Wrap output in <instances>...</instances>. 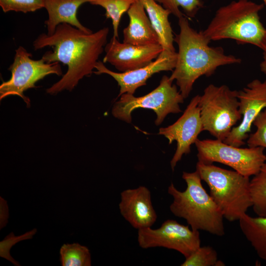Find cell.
<instances>
[{"mask_svg": "<svg viewBox=\"0 0 266 266\" xmlns=\"http://www.w3.org/2000/svg\"><path fill=\"white\" fill-rule=\"evenodd\" d=\"M109 30L104 27L95 33L83 32L67 23L57 26L51 35L42 33L33 42L34 50L51 47L42 59L47 63L61 62L67 66L61 79L46 89L56 95L64 90L72 91L84 77L91 75L104 50Z\"/></svg>", "mask_w": 266, "mask_h": 266, "instance_id": "6da1fadb", "label": "cell"}, {"mask_svg": "<svg viewBox=\"0 0 266 266\" xmlns=\"http://www.w3.org/2000/svg\"><path fill=\"white\" fill-rule=\"evenodd\" d=\"M179 33L175 35L178 50L174 68L169 77L176 81L184 99L189 96L196 81L212 75L220 66L239 64L241 60L227 55L221 47H211L202 31L192 28L186 16L178 19Z\"/></svg>", "mask_w": 266, "mask_h": 266, "instance_id": "7a4b0ae2", "label": "cell"}, {"mask_svg": "<svg viewBox=\"0 0 266 266\" xmlns=\"http://www.w3.org/2000/svg\"><path fill=\"white\" fill-rule=\"evenodd\" d=\"M264 7L251 0H234L220 7L202 31L211 42L231 39L266 50V28L259 12Z\"/></svg>", "mask_w": 266, "mask_h": 266, "instance_id": "3957f363", "label": "cell"}, {"mask_svg": "<svg viewBox=\"0 0 266 266\" xmlns=\"http://www.w3.org/2000/svg\"><path fill=\"white\" fill-rule=\"evenodd\" d=\"M182 178L187 187L180 191L171 183L167 189L173 198L169 206L175 216L186 220L195 231L202 230L219 236L225 234L224 217L218 206L201 183L197 170L183 172Z\"/></svg>", "mask_w": 266, "mask_h": 266, "instance_id": "277c9868", "label": "cell"}, {"mask_svg": "<svg viewBox=\"0 0 266 266\" xmlns=\"http://www.w3.org/2000/svg\"><path fill=\"white\" fill-rule=\"evenodd\" d=\"M196 170L207 184L209 195L227 220L239 221L252 206L249 177L199 161Z\"/></svg>", "mask_w": 266, "mask_h": 266, "instance_id": "5b68a950", "label": "cell"}, {"mask_svg": "<svg viewBox=\"0 0 266 266\" xmlns=\"http://www.w3.org/2000/svg\"><path fill=\"white\" fill-rule=\"evenodd\" d=\"M198 105L203 131L222 141L242 118L237 91L226 85H208L200 96Z\"/></svg>", "mask_w": 266, "mask_h": 266, "instance_id": "8992f818", "label": "cell"}, {"mask_svg": "<svg viewBox=\"0 0 266 266\" xmlns=\"http://www.w3.org/2000/svg\"><path fill=\"white\" fill-rule=\"evenodd\" d=\"M184 98L175 85L166 75L163 76L159 86L147 95L135 97L127 93L121 96L112 108V113L117 119L131 123L132 112L138 108L153 110L157 115L155 124L160 125L170 113H179L182 111L180 104Z\"/></svg>", "mask_w": 266, "mask_h": 266, "instance_id": "52a82bcc", "label": "cell"}, {"mask_svg": "<svg viewBox=\"0 0 266 266\" xmlns=\"http://www.w3.org/2000/svg\"><path fill=\"white\" fill-rule=\"evenodd\" d=\"M195 144L198 161L221 163L249 177L257 174L266 162L265 149L261 147L241 148L217 139H197Z\"/></svg>", "mask_w": 266, "mask_h": 266, "instance_id": "ba28073f", "label": "cell"}, {"mask_svg": "<svg viewBox=\"0 0 266 266\" xmlns=\"http://www.w3.org/2000/svg\"><path fill=\"white\" fill-rule=\"evenodd\" d=\"M32 57V54L22 46L15 50L13 62L8 68L11 78L0 85V100L8 96L16 95L30 107V100L24 95L25 91L36 87L35 83L48 75L63 74L59 62L47 63L42 58L36 60Z\"/></svg>", "mask_w": 266, "mask_h": 266, "instance_id": "9c48e42d", "label": "cell"}, {"mask_svg": "<svg viewBox=\"0 0 266 266\" xmlns=\"http://www.w3.org/2000/svg\"><path fill=\"white\" fill-rule=\"evenodd\" d=\"M137 241L143 249L164 247L178 251L185 258L200 247L201 242L199 231L172 219L166 220L157 229L138 230Z\"/></svg>", "mask_w": 266, "mask_h": 266, "instance_id": "30bf717a", "label": "cell"}, {"mask_svg": "<svg viewBox=\"0 0 266 266\" xmlns=\"http://www.w3.org/2000/svg\"><path fill=\"white\" fill-rule=\"evenodd\" d=\"M199 98V95L192 98L183 114L175 122L159 129V134L166 137L169 144L174 141L177 142L176 151L170 161L172 170L183 155L190 153L191 145L195 144L199 134L203 131L198 105Z\"/></svg>", "mask_w": 266, "mask_h": 266, "instance_id": "8fae6325", "label": "cell"}, {"mask_svg": "<svg viewBox=\"0 0 266 266\" xmlns=\"http://www.w3.org/2000/svg\"><path fill=\"white\" fill-rule=\"evenodd\" d=\"M239 111L242 118L239 124L234 127L225 143L241 147L249 136L253 122L260 113L266 108V80L255 79L242 89L237 91Z\"/></svg>", "mask_w": 266, "mask_h": 266, "instance_id": "7c38bea8", "label": "cell"}, {"mask_svg": "<svg viewBox=\"0 0 266 266\" xmlns=\"http://www.w3.org/2000/svg\"><path fill=\"white\" fill-rule=\"evenodd\" d=\"M177 52L163 50L159 56L144 66L123 72H116L107 68L103 62L98 61L95 66L96 74H107L112 77L120 87L118 97L127 93L133 95L139 87L146 84L153 74L163 71H172L175 67Z\"/></svg>", "mask_w": 266, "mask_h": 266, "instance_id": "4fadbf2b", "label": "cell"}, {"mask_svg": "<svg viewBox=\"0 0 266 266\" xmlns=\"http://www.w3.org/2000/svg\"><path fill=\"white\" fill-rule=\"evenodd\" d=\"M163 50L160 44L137 46L120 42L112 36L104 47L103 62L109 63L121 72H126L148 65Z\"/></svg>", "mask_w": 266, "mask_h": 266, "instance_id": "5bb4252c", "label": "cell"}, {"mask_svg": "<svg viewBox=\"0 0 266 266\" xmlns=\"http://www.w3.org/2000/svg\"><path fill=\"white\" fill-rule=\"evenodd\" d=\"M119 208L123 217L137 230L151 227L157 219L151 192L144 186L123 191Z\"/></svg>", "mask_w": 266, "mask_h": 266, "instance_id": "9a60e30c", "label": "cell"}, {"mask_svg": "<svg viewBox=\"0 0 266 266\" xmlns=\"http://www.w3.org/2000/svg\"><path fill=\"white\" fill-rule=\"evenodd\" d=\"M127 13L129 23L123 30V42L137 46L160 44L158 36L138 0L131 5Z\"/></svg>", "mask_w": 266, "mask_h": 266, "instance_id": "2e32d148", "label": "cell"}, {"mask_svg": "<svg viewBox=\"0 0 266 266\" xmlns=\"http://www.w3.org/2000/svg\"><path fill=\"white\" fill-rule=\"evenodd\" d=\"M92 0H44V8L48 13L45 21L47 34L52 35L58 25L67 23L86 33L93 32L81 24L77 16L79 8Z\"/></svg>", "mask_w": 266, "mask_h": 266, "instance_id": "e0dca14e", "label": "cell"}, {"mask_svg": "<svg viewBox=\"0 0 266 266\" xmlns=\"http://www.w3.org/2000/svg\"><path fill=\"white\" fill-rule=\"evenodd\" d=\"M143 5L150 22L156 32L163 50L175 52L174 37L168 20L170 11L155 0H138Z\"/></svg>", "mask_w": 266, "mask_h": 266, "instance_id": "ac0fdd59", "label": "cell"}, {"mask_svg": "<svg viewBox=\"0 0 266 266\" xmlns=\"http://www.w3.org/2000/svg\"><path fill=\"white\" fill-rule=\"evenodd\" d=\"M239 223L243 234L258 257L266 261V216L254 217L246 213Z\"/></svg>", "mask_w": 266, "mask_h": 266, "instance_id": "d6986e66", "label": "cell"}, {"mask_svg": "<svg viewBox=\"0 0 266 266\" xmlns=\"http://www.w3.org/2000/svg\"><path fill=\"white\" fill-rule=\"evenodd\" d=\"M250 191L255 213L266 216V162L250 180Z\"/></svg>", "mask_w": 266, "mask_h": 266, "instance_id": "ffe728a7", "label": "cell"}, {"mask_svg": "<svg viewBox=\"0 0 266 266\" xmlns=\"http://www.w3.org/2000/svg\"><path fill=\"white\" fill-rule=\"evenodd\" d=\"M62 266H90L91 253L89 248L78 243L64 244L60 250Z\"/></svg>", "mask_w": 266, "mask_h": 266, "instance_id": "44dd1931", "label": "cell"}, {"mask_svg": "<svg viewBox=\"0 0 266 266\" xmlns=\"http://www.w3.org/2000/svg\"><path fill=\"white\" fill-rule=\"evenodd\" d=\"M137 0H92L89 3L98 5L105 10V16L110 19L113 30V36L118 38V28L122 15Z\"/></svg>", "mask_w": 266, "mask_h": 266, "instance_id": "7402d4cb", "label": "cell"}, {"mask_svg": "<svg viewBox=\"0 0 266 266\" xmlns=\"http://www.w3.org/2000/svg\"><path fill=\"white\" fill-rule=\"evenodd\" d=\"M178 19L186 16L188 19L195 18L203 6L201 0H155Z\"/></svg>", "mask_w": 266, "mask_h": 266, "instance_id": "603a6c76", "label": "cell"}, {"mask_svg": "<svg viewBox=\"0 0 266 266\" xmlns=\"http://www.w3.org/2000/svg\"><path fill=\"white\" fill-rule=\"evenodd\" d=\"M216 251L210 246H200L185 258L181 266H217Z\"/></svg>", "mask_w": 266, "mask_h": 266, "instance_id": "cb8c5ba5", "label": "cell"}, {"mask_svg": "<svg viewBox=\"0 0 266 266\" xmlns=\"http://www.w3.org/2000/svg\"><path fill=\"white\" fill-rule=\"evenodd\" d=\"M37 232L34 228L21 235L16 236L13 232L6 235L0 241V257L11 262L15 266H20V263L15 260L10 254V251L13 246L20 241L31 239Z\"/></svg>", "mask_w": 266, "mask_h": 266, "instance_id": "d4e9b609", "label": "cell"}, {"mask_svg": "<svg viewBox=\"0 0 266 266\" xmlns=\"http://www.w3.org/2000/svg\"><path fill=\"white\" fill-rule=\"evenodd\" d=\"M0 6L5 13L13 11L27 13L44 8V0H0Z\"/></svg>", "mask_w": 266, "mask_h": 266, "instance_id": "484cf974", "label": "cell"}, {"mask_svg": "<svg viewBox=\"0 0 266 266\" xmlns=\"http://www.w3.org/2000/svg\"><path fill=\"white\" fill-rule=\"evenodd\" d=\"M253 124L256 130L247 138L248 147H261L266 149V108L257 116Z\"/></svg>", "mask_w": 266, "mask_h": 266, "instance_id": "4316f807", "label": "cell"}, {"mask_svg": "<svg viewBox=\"0 0 266 266\" xmlns=\"http://www.w3.org/2000/svg\"><path fill=\"white\" fill-rule=\"evenodd\" d=\"M9 218V209L7 201L0 197V229L4 228Z\"/></svg>", "mask_w": 266, "mask_h": 266, "instance_id": "83f0119b", "label": "cell"}, {"mask_svg": "<svg viewBox=\"0 0 266 266\" xmlns=\"http://www.w3.org/2000/svg\"><path fill=\"white\" fill-rule=\"evenodd\" d=\"M261 71L266 75V50L263 51V59L260 64Z\"/></svg>", "mask_w": 266, "mask_h": 266, "instance_id": "f1b7e54d", "label": "cell"}, {"mask_svg": "<svg viewBox=\"0 0 266 266\" xmlns=\"http://www.w3.org/2000/svg\"><path fill=\"white\" fill-rule=\"evenodd\" d=\"M263 1H264V4H265V5L266 7V0H263Z\"/></svg>", "mask_w": 266, "mask_h": 266, "instance_id": "f546056e", "label": "cell"}]
</instances>
